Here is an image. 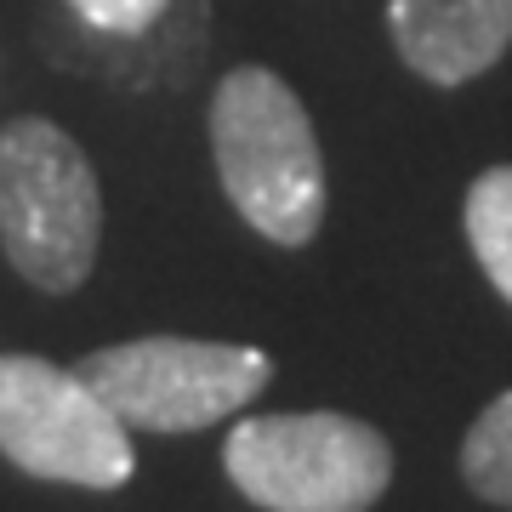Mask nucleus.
<instances>
[{"mask_svg":"<svg viewBox=\"0 0 512 512\" xmlns=\"http://www.w3.org/2000/svg\"><path fill=\"white\" fill-rule=\"evenodd\" d=\"M69 6L103 35H143L165 18L171 0H69Z\"/></svg>","mask_w":512,"mask_h":512,"instance_id":"obj_9","label":"nucleus"},{"mask_svg":"<svg viewBox=\"0 0 512 512\" xmlns=\"http://www.w3.org/2000/svg\"><path fill=\"white\" fill-rule=\"evenodd\" d=\"M74 376L126 427L205 433V427L251 410V399L274 382V359L262 348H239V342L137 336V342L86 353L74 365Z\"/></svg>","mask_w":512,"mask_h":512,"instance_id":"obj_4","label":"nucleus"},{"mask_svg":"<svg viewBox=\"0 0 512 512\" xmlns=\"http://www.w3.org/2000/svg\"><path fill=\"white\" fill-rule=\"evenodd\" d=\"M222 473L262 512H370L393 484V444L348 410H279L228 427Z\"/></svg>","mask_w":512,"mask_h":512,"instance_id":"obj_3","label":"nucleus"},{"mask_svg":"<svg viewBox=\"0 0 512 512\" xmlns=\"http://www.w3.org/2000/svg\"><path fill=\"white\" fill-rule=\"evenodd\" d=\"M211 160L239 222L302 251L325 228V154L308 103L262 63H239L211 92Z\"/></svg>","mask_w":512,"mask_h":512,"instance_id":"obj_1","label":"nucleus"},{"mask_svg":"<svg viewBox=\"0 0 512 512\" xmlns=\"http://www.w3.org/2000/svg\"><path fill=\"white\" fill-rule=\"evenodd\" d=\"M103 183L63 126L18 114L0 126V251L35 291L69 296L97 268Z\"/></svg>","mask_w":512,"mask_h":512,"instance_id":"obj_2","label":"nucleus"},{"mask_svg":"<svg viewBox=\"0 0 512 512\" xmlns=\"http://www.w3.org/2000/svg\"><path fill=\"white\" fill-rule=\"evenodd\" d=\"M0 456L18 473L80 490H120L137 473L131 427L74 370L0 353Z\"/></svg>","mask_w":512,"mask_h":512,"instance_id":"obj_5","label":"nucleus"},{"mask_svg":"<svg viewBox=\"0 0 512 512\" xmlns=\"http://www.w3.org/2000/svg\"><path fill=\"white\" fill-rule=\"evenodd\" d=\"M461 222H467L473 262L484 268L495 296L512 308V165L478 171L467 188V205H461Z\"/></svg>","mask_w":512,"mask_h":512,"instance_id":"obj_7","label":"nucleus"},{"mask_svg":"<svg viewBox=\"0 0 512 512\" xmlns=\"http://www.w3.org/2000/svg\"><path fill=\"white\" fill-rule=\"evenodd\" d=\"M393 52L427 86H467L512 46V0H387Z\"/></svg>","mask_w":512,"mask_h":512,"instance_id":"obj_6","label":"nucleus"},{"mask_svg":"<svg viewBox=\"0 0 512 512\" xmlns=\"http://www.w3.org/2000/svg\"><path fill=\"white\" fill-rule=\"evenodd\" d=\"M461 484L484 507L512 512V387L495 393L461 439Z\"/></svg>","mask_w":512,"mask_h":512,"instance_id":"obj_8","label":"nucleus"}]
</instances>
